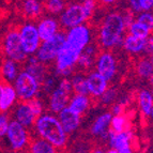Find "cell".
Returning a JSON list of instances; mask_svg holds the SVG:
<instances>
[{"label":"cell","instance_id":"6da1fadb","mask_svg":"<svg viewBox=\"0 0 153 153\" xmlns=\"http://www.w3.org/2000/svg\"><path fill=\"white\" fill-rule=\"evenodd\" d=\"M39 133L46 140L51 141L56 147H61L65 143V131L61 122H59L54 117L43 116L36 123Z\"/></svg>","mask_w":153,"mask_h":153},{"label":"cell","instance_id":"7a4b0ae2","mask_svg":"<svg viewBox=\"0 0 153 153\" xmlns=\"http://www.w3.org/2000/svg\"><path fill=\"white\" fill-rule=\"evenodd\" d=\"M124 28V21L118 14H110L103 26L101 32V40L106 47H110L120 42L121 33Z\"/></svg>","mask_w":153,"mask_h":153},{"label":"cell","instance_id":"3957f363","mask_svg":"<svg viewBox=\"0 0 153 153\" xmlns=\"http://www.w3.org/2000/svg\"><path fill=\"white\" fill-rule=\"evenodd\" d=\"M89 31L84 26H76L71 29L65 41V47L71 51L82 54V49L89 42Z\"/></svg>","mask_w":153,"mask_h":153},{"label":"cell","instance_id":"277c9868","mask_svg":"<svg viewBox=\"0 0 153 153\" xmlns=\"http://www.w3.org/2000/svg\"><path fill=\"white\" fill-rule=\"evenodd\" d=\"M66 39L63 34H55L53 38L44 41L43 45L39 48L38 57L42 61L51 60L59 55L65 45Z\"/></svg>","mask_w":153,"mask_h":153},{"label":"cell","instance_id":"5b68a950","mask_svg":"<svg viewBox=\"0 0 153 153\" xmlns=\"http://www.w3.org/2000/svg\"><path fill=\"white\" fill-rule=\"evenodd\" d=\"M17 94L24 100H30L38 90V82L29 72H24L17 77L15 82Z\"/></svg>","mask_w":153,"mask_h":153},{"label":"cell","instance_id":"8992f818","mask_svg":"<svg viewBox=\"0 0 153 153\" xmlns=\"http://www.w3.org/2000/svg\"><path fill=\"white\" fill-rule=\"evenodd\" d=\"M4 48L7 55L16 61H23L27 54L24 48L21 33L17 32L8 33V36H5Z\"/></svg>","mask_w":153,"mask_h":153},{"label":"cell","instance_id":"52a82bcc","mask_svg":"<svg viewBox=\"0 0 153 153\" xmlns=\"http://www.w3.org/2000/svg\"><path fill=\"white\" fill-rule=\"evenodd\" d=\"M70 90H71V84H70L69 80H66V79L62 80L59 85V88L55 90V92L53 93V97H51V107L53 111L60 112L65 107Z\"/></svg>","mask_w":153,"mask_h":153},{"label":"cell","instance_id":"ba28073f","mask_svg":"<svg viewBox=\"0 0 153 153\" xmlns=\"http://www.w3.org/2000/svg\"><path fill=\"white\" fill-rule=\"evenodd\" d=\"M22 41H23L24 48L27 54H32L36 51L40 41V34L38 28L32 25H26L22 28L21 31Z\"/></svg>","mask_w":153,"mask_h":153},{"label":"cell","instance_id":"9c48e42d","mask_svg":"<svg viewBox=\"0 0 153 153\" xmlns=\"http://www.w3.org/2000/svg\"><path fill=\"white\" fill-rule=\"evenodd\" d=\"M8 137L12 148L14 150L23 148L27 141V134L24 128V125L18 121H13L9 125Z\"/></svg>","mask_w":153,"mask_h":153},{"label":"cell","instance_id":"30bf717a","mask_svg":"<svg viewBox=\"0 0 153 153\" xmlns=\"http://www.w3.org/2000/svg\"><path fill=\"white\" fill-rule=\"evenodd\" d=\"M88 17L86 10H85L84 5H73L69 8L62 15V23L66 27H76L79 26L82 22Z\"/></svg>","mask_w":153,"mask_h":153},{"label":"cell","instance_id":"8fae6325","mask_svg":"<svg viewBox=\"0 0 153 153\" xmlns=\"http://www.w3.org/2000/svg\"><path fill=\"white\" fill-rule=\"evenodd\" d=\"M79 56L80 54L75 53L64 46L57 56V70L59 71V73H61V74L69 73L71 66L76 61H78Z\"/></svg>","mask_w":153,"mask_h":153},{"label":"cell","instance_id":"7c38bea8","mask_svg":"<svg viewBox=\"0 0 153 153\" xmlns=\"http://www.w3.org/2000/svg\"><path fill=\"white\" fill-rule=\"evenodd\" d=\"M109 136L110 146L119 153H130L132 152V149L130 148L131 141V133L130 132H120L117 133L115 131H111L108 134Z\"/></svg>","mask_w":153,"mask_h":153},{"label":"cell","instance_id":"4fadbf2b","mask_svg":"<svg viewBox=\"0 0 153 153\" xmlns=\"http://www.w3.org/2000/svg\"><path fill=\"white\" fill-rule=\"evenodd\" d=\"M60 122L66 133H72L77 128L79 124V115L70 107H64L59 114Z\"/></svg>","mask_w":153,"mask_h":153},{"label":"cell","instance_id":"5bb4252c","mask_svg":"<svg viewBox=\"0 0 153 153\" xmlns=\"http://www.w3.org/2000/svg\"><path fill=\"white\" fill-rule=\"evenodd\" d=\"M87 82L89 92L93 95L100 97L106 91L107 79L100 73H93L92 75H90L89 78L87 79Z\"/></svg>","mask_w":153,"mask_h":153},{"label":"cell","instance_id":"9a60e30c","mask_svg":"<svg viewBox=\"0 0 153 153\" xmlns=\"http://www.w3.org/2000/svg\"><path fill=\"white\" fill-rule=\"evenodd\" d=\"M97 70L99 73L102 74L105 78L109 80L114 74H115V60L110 56L109 54H104L101 56V58L99 59V63H97Z\"/></svg>","mask_w":153,"mask_h":153},{"label":"cell","instance_id":"2e32d148","mask_svg":"<svg viewBox=\"0 0 153 153\" xmlns=\"http://www.w3.org/2000/svg\"><path fill=\"white\" fill-rule=\"evenodd\" d=\"M15 90L10 86H2L0 88V108L2 110L8 109L16 97Z\"/></svg>","mask_w":153,"mask_h":153},{"label":"cell","instance_id":"e0dca14e","mask_svg":"<svg viewBox=\"0 0 153 153\" xmlns=\"http://www.w3.org/2000/svg\"><path fill=\"white\" fill-rule=\"evenodd\" d=\"M34 116L36 114L31 109L29 104H23L16 110V119L18 122H21L22 124L25 125H30L34 120Z\"/></svg>","mask_w":153,"mask_h":153},{"label":"cell","instance_id":"ac0fdd59","mask_svg":"<svg viewBox=\"0 0 153 153\" xmlns=\"http://www.w3.org/2000/svg\"><path fill=\"white\" fill-rule=\"evenodd\" d=\"M39 34H40V38L43 41H46L48 39L53 38V36L56 34L57 30V24L53 19H45V21L42 22L38 27Z\"/></svg>","mask_w":153,"mask_h":153},{"label":"cell","instance_id":"d6986e66","mask_svg":"<svg viewBox=\"0 0 153 153\" xmlns=\"http://www.w3.org/2000/svg\"><path fill=\"white\" fill-rule=\"evenodd\" d=\"M111 121L112 117L110 114H104L101 117H99L93 124V126H92V134H94V135L103 134L106 131V128H108V125L111 123Z\"/></svg>","mask_w":153,"mask_h":153},{"label":"cell","instance_id":"ffe728a7","mask_svg":"<svg viewBox=\"0 0 153 153\" xmlns=\"http://www.w3.org/2000/svg\"><path fill=\"white\" fill-rule=\"evenodd\" d=\"M145 43H146V39L138 38V36L131 34L124 41V47L128 51H133V53H138V51H140L143 49Z\"/></svg>","mask_w":153,"mask_h":153},{"label":"cell","instance_id":"44dd1931","mask_svg":"<svg viewBox=\"0 0 153 153\" xmlns=\"http://www.w3.org/2000/svg\"><path fill=\"white\" fill-rule=\"evenodd\" d=\"M153 104V95L148 91H141L139 94V106L145 115H151Z\"/></svg>","mask_w":153,"mask_h":153},{"label":"cell","instance_id":"7402d4cb","mask_svg":"<svg viewBox=\"0 0 153 153\" xmlns=\"http://www.w3.org/2000/svg\"><path fill=\"white\" fill-rule=\"evenodd\" d=\"M87 106H88V99L84 94H79L73 99V101L71 102V105H70V108L73 111L76 112V114L80 115L82 112H84L86 110Z\"/></svg>","mask_w":153,"mask_h":153},{"label":"cell","instance_id":"603a6c76","mask_svg":"<svg viewBox=\"0 0 153 153\" xmlns=\"http://www.w3.org/2000/svg\"><path fill=\"white\" fill-rule=\"evenodd\" d=\"M32 152L34 153H53L55 152L54 145L51 141L46 140H40L36 141L31 148Z\"/></svg>","mask_w":153,"mask_h":153},{"label":"cell","instance_id":"cb8c5ba5","mask_svg":"<svg viewBox=\"0 0 153 153\" xmlns=\"http://www.w3.org/2000/svg\"><path fill=\"white\" fill-rule=\"evenodd\" d=\"M2 72H3V76L5 77L7 80H13L15 79L16 74H17V70H16V65L13 61V59L11 60H7L3 64L2 68Z\"/></svg>","mask_w":153,"mask_h":153},{"label":"cell","instance_id":"d4e9b609","mask_svg":"<svg viewBox=\"0 0 153 153\" xmlns=\"http://www.w3.org/2000/svg\"><path fill=\"white\" fill-rule=\"evenodd\" d=\"M130 28H131V33H132L133 36H136L141 39H147V36L149 34V31H150L143 24L139 23V22L131 24Z\"/></svg>","mask_w":153,"mask_h":153},{"label":"cell","instance_id":"484cf974","mask_svg":"<svg viewBox=\"0 0 153 153\" xmlns=\"http://www.w3.org/2000/svg\"><path fill=\"white\" fill-rule=\"evenodd\" d=\"M73 88L78 94H84L86 95L89 92V88H88V82L84 77L77 76L73 79Z\"/></svg>","mask_w":153,"mask_h":153},{"label":"cell","instance_id":"4316f807","mask_svg":"<svg viewBox=\"0 0 153 153\" xmlns=\"http://www.w3.org/2000/svg\"><path fill=\"white\" fill-rule=\"evenodd\" d=\"M138 73L140 76L143 77H149L152 75L153 73V63L152 61H148V60H143L138 65Z\"/></svg>","mask_w":153,"mask_h":153},{"label":"cell","instance_id":"83f0119b","mask_svg":"<svg viewBox=\"0 0 153 153\" xmlns=\"http://www.w3.org/2000/svg\"><path fill=\"white\" fill-rule=\"evenodd\" d=\"M24 9L25 12L30 16H34L40 13V4L36 0H26Z\"/></svg>","mask_w":153,"mask_h":153},{"label":"cell","instance_id":"f1b7e54d","mask_svg":"<svg viewBox=\"0 0 153 153\" xmlns=\"http://www.w3.org/2000/svg\"><path fill=\"white\" fill-rule=\"evenodd\" d=\"M27 71H28L31 75H33L36 79L42 77V65L36 61V59H30L29 65H28V68H27Z\"/></svg>","mask_w":153,"mask_h":153},{"label":"cell","instance_id":"f546056e","mask_svg":"<svg viewBox=\"0 0 153 153\" xmlns=\"http://www.w3.org/2000/svg\"><path fill=\"white\" fill-rule=\"evenodd\" d=\"M111 125H112V128L114 131L117 133H120V132H123L124 130V126H125V120L124 118L122 117H117L112 118V121H111Z\"/></svg>","mask_w":153,"mask_h":153},{"label":"cell","instance_id":"4dcf8cb0","mask_svg":"<svg viewBox=\"0 0 153 153\" xmlns=\"http://www.w3.org/2000/svg\"><path fill=\"white\" fill-rule=\"evenodd\" d=\"M138 22L147 27L149 30H152L153 29V16L149 13H143L141 14L139 17H138Z\"/></svg>","mask_w":153,"mask_h":153},{"label":"cell","instance_id":"1f68e13d","mask_svg":"<svg viewBox=\"0 0 153 153\" xmlns=\"http://www.w3.org/2000/svg\"><path fill=\"white\" fill-rule=\"evenodd\" d=\"M47 8L51 12L53 13H59L63 8V3L61 0H49L47 3Z\"/></svg>","mask_w":153,"mask_h":153},{"label":"cell","instance_id":"d6a6232c","mask_svg":"<svg viewBox=\"0 0 153 153\" xmlns=\"http://www.w3.org/2000/svg\"><path fill=\"white\" fill-rule=\"evenodd\" d=\"M90 51H91V48L88 49L85 54H80L78 59V63L82 66H88L90 63H91V58H90Z\"/></svg>","mask_w":153,"mask_h":153},{"label":"cell","instance_id":"836d02e7","mask_svg":"<svg viewBox=\"0 0 153 153\" xmlns=\"http://www.w3.org/2000/svg\"><path fill=\"white\" fill-rule=\"evenodd\" d=\"M9 123H8V119L5 116H1L0 117V135L3 136L5 134H8V130H9Z\"/></svg>","mask_w":153,"mask_h":153},{"label":"cell","instance_id":"e575fe53","mask_svg":"<svg viewBox=\"0 0 153 153\" xmlns=\"http://www.w3.org/2000/svg\"><path fill=\"white\" fill-rule=\"evenodd\" d=\"M29 105H30L31 109L33 110V112L36 115H40L42 111V104L39 101H36V100H31V101H29L28 103Z\"/></svg>","mask_w":153,"mask_h":153},{"label":"cell","instance_id":"d590c367","mask_svg":"<svg viewBox=\"0 0 153 153\" xmlns=\"http://www.w3.org/2000/svg\"><path fill=\"white\" fill-rule=\"evenodd\" d=\"M115 97V91L114 90H106L102 94V100L104 103H110Z\"/></svg>","mask_w":153,"mask_h":153},{"label":"cell","instance_id":"8d00e7d4","mask_svg":"<svg viewBox=\"0 0 153 153\" xmlns=\"http://www.w3.org/2000/svg\"><path fill=\"white\" fill-rule=\"evenodd\" d=\"M84 8H85V10H86L87 15L90 16L92 11H93V9H94V1H93V0H86L84 3Z\"/></svg>","mask_w":153,"mask_h":153},{"label":"cell","instance_id":"74e56055","mask_svg":"<svg viewBox=\"0 0 153 153\" xmlns=\"http://www.w3.org/2000/svg\"><path fill=\"white\" fill-rule=\"evenodd\" d=\"M143 51L148 54H153V38H148L146 39V43Z\"/></svg>","mask_w":153,"mask_h":153},{"label":"cell","instance_id":"f35d334b","mask_svg":"<svg viewBox=\"0 0 153 153\" xmlns=\"http://www.w3.org/2000/svg\"><path fill=\"white\" fill-rule=\"evenodd\" d=\"M131 4H132L133 9L136 11V12H139V11L143 10V7H141V0H130Z\"/></svg>","mask_w":153,"mask_h":153},{"label":"cell","instance_id":"ab89813d","mask_svg":"<svg viewBox=\"0 0 153 153\" xmlns=\"http://www.w3.org/2000/svg\"><path fill=\"white\" fill-rule=\"evenodd\" d=\"M141 7L143 10H149L153 7V0H141Z\"/></svg>","mask_w":153,"mask_h":153},{"label":"cell","instance_id":"60d3db41","mask_svg":"<svg viewBox=\"0 0 153 153\" xmlns=\"http://www.w3.org/2000/svg\"><path fill=\"white\" fill-rule=\"evenodd\" d=\"M114 111H115V114L116 115H118V114H119V111H120V107H115V109H114Z\"/></svg>","mask_w":153,"mask_h":153},{"label":"cell","instance_id":"b9f144b4","mask_svg":"<svg viewBox=\"0 0 153 153\" xmlns=\"http://www.w3.org/2000/svg\"><path fill=\"white\" fill-rule=\"evenodd\" d=\"M102 1H104V2H107V3H109V2H112L114 0H102Z\"/></svg>","mask_w":153,"mask_h":153},{"label":"cell","instance_id":"7bdbcfd3","mask_svg":"<svg viewBox=\"0 0 153 153\" xmlns=\"http://www.w3.org/2000/svg\"><path fill=\"white\" fill-rule=\"evenodd\" d=\"M151 116H152V118H153V108H152V111H151Z\"/></svg>","mask_w":153,"mask_h":153},{"label":"cell","instance_id":"ee69618b","mask_svg":"<svg viewBox=\"0 0 153 153\" xmlns=\"http://www.w3.org/2000/svg\"><path fill=\"white\" fill-rule=\"evenodd\" d=\"M151 61H152V63H153V56H152V60H151Z\"/></svg>","mask_w":153,"mask_h":153},{"label":"cell","instance_id":"f6af8a7d","mask_svg":"<svg viewBox=\"0 0 153 153\" xmlns=\"http://www.w3.org/2000/svg\"><path fill=\"white\" fill-rule=\"evenodd\" d=\"M152 95H153V92H152Z\"/></svg>","mask_w":153,"mask_h":153}]
</instances>
